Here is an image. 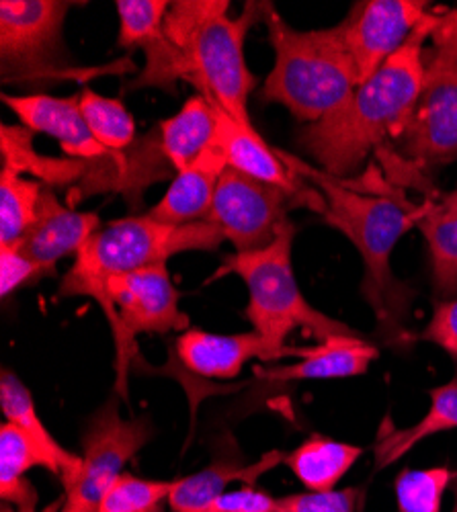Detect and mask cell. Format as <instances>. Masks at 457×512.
<instances>
[{
  "label": "cell",
  "instance_id": "obj_19",
  "mask_svg": "<svg viewBox=\"0 0 457 512\" xmlns=\"http://www.w3.org/2000/svg\"><path fill=\"white\" fill-rule=\"evenodd\" d=\"M0 408L7 416V422L15 424L17 429L37 447L41 457L46 459V469L62 478L64 490H68L80 472L82 457L64 449L41 422L33 394L25 383L9 369H3L0 375Z\"/></svg>",
  "mask_w": 457,
  "mask_h": 512
},
{
  "label": "cell",
  "instance_id": "obj_34",
  "mask_svg": "<svg viewBox=\"0 0 457 512\" xmlns=\"http://www.w3.org/2000/svg\"><path fill=\"white\" fill-rule=\"evenodd\" d=\"M195 512H277V498L257 488L226 492Z\"/></svg>",
  "mask_w": 457,
  "mask_h": 512
},
{
  "label": "cell",
  "instance_id": "obj_10",
  "mask_svg": "<svg viewBox=\"0 0 457 512\" xmlns=\"http://www.w3.org/2000/svg\"><path fill=\"white\" fill-rule=\"evenodd\" d=\"M154 437L150 418H123L119 398H109L91 418L82 445V465L76 482L66 490L60 512H97L103 496Z\"/></svg>",
  "mask_w": 457,
  "mask_h": 512
},
{
  "label": "cell",
  "instance_id": "obj_22",
  "mask_svg": "<svg viewBox=\"0 0 457 512\" xmlns=\"http://www.w3.org/2000/svg\"><path fill=\"white\" fill-rule=\"evenodd\" d=\"M216 134V107L203 95L185 101L179 113L158 125V138L164 158L175 173L193 162L212 146Z\"/></svg>",
  "mask_w": 457,
  "mask_h": 512
},
{
  "label": "cell",
  "instance_id": "obj_28",
  "mask_svg": "<svg viewBox=\"0 0 457 512\" xmlns=\"http://www.w3.org/2000/svg\"><path fill=\"white\" fill-rule=\"evenodd\" d=\"M457 472L449 467L402 469L396 476L398 512H441V502Z\"/></svg>",
  "mask_w": 457,
  "mask_h": 512
},
{
  "label": "cell",
  "instance_id": "obj_36",
  "mask_svg": "<svg viewBox=\"0 0 457 512\" xmlns=\"http://www.w3.org/2000/svg\"><path fill=\"white\" fill-rule=\"evenodd\" d=\"M0 512H19V510H15V508L9 506V504H3V508H0Z\"/></svg>",
  "mask_w": 457,
  "mask_h": 512
},
{
  "label": "cell",
  "instance_id": "obj_23",
  "mask_svg": "<svg viewBox=\"0 0 457 512\" xmlns=\"http://www.w3.org/2000/svg\"><path fill=\"white\" fill-rule=\"evenodd\" d=\"M363 449L324 435H312L292 453L285 455V463L294 476L308 488V492H328L347 476Z\"/></svg>",
  "mask_w": 457,
  "mask_h": 512
},
{
  "label": "cell",
  "instance_id": "obj_25",
  "mask_svg": "<svg viewBox=\"0 0 457 512\" xmlns=\"http://www.w3.org/2000/svg\"><path fill=\"white\" fill-rule=\"evenodd\" d=\"M33 467H46V459L15 424L5 422L0 426V498L19 512H35L39 502L27 480Z\"/></svg>",
  "mask_w": 457,
  "mask_h": 512
},
{
  "label": "cell",
  "instance_id": "obj_21",
  "mask_svg": "<svg viewBox=\"0 0 457 512\" xmlns=\"http://www.w3.org/2000/svg\"><path fill=\"white\" fill-rule=\"evenodd\" d=\"M285 455V451L275 449L248 465H238L232 461L214 463L197 474L175 480L169 494V504L175 512H195L226 494V486L232 482H246L253 488L261 476L285 463Z\"/></svg>",
  "mask_w": 457,
  "mask_h": 512
},
{
  "label": "cell",
  "instance_id": "obj_8",
  "mask_svg": "<svg viewBox=\"0 0 457 512\" xmlns=\"http://www.w3.org/2000/svg\"><path fill=\"white\" fill-rule=\"evenodd\" d=\"M310 207L322 216L324 197L316 187L294 193L226 168L205 222L216 224L236 252L263 250L289 222L287 213Z\"/></svg>",
  "mask_w": 457,
  "mask_h": 512
},
{
  "label": "cell",
  "instance_id": "obj_31",
  "mask_svg": "<svg viewBox=\"0 0 457 512\" xmlns=\"http://www.w3.org/2000/svg\"><path fill=\"white\" fill-rule=\"evenodd\" d=\"M361 488L304 492L277 498V512H357Z\"/></svg>",
  "mask_w": 457,
  "mask_h": 512
},
{
  "label": "cell",
  "instance_id": "obj_18",
  "mask_svg": "<svg viewBox=\"0 0 457 512\" xmlns=\"http://www.w3.org/2000/svg\"><path fill=\"white\" fill-rule=\"evenodd\" d=\"M226 168L224 156L210 146L179 170L169 191L148 211V216L156 222L175 226L205 222Z\"/></svg>",
  "mask_w": 457,
  "mask_h": 512
},
{
  "label": "cell",
  "instance_id": "obj_13",
  "mask_svg": "<svg viewBox=\"0 0 457 512\" xmlns=\"http://www.w3.org/2000/svg\"><path fill=\"white\" fill-rule=\"evenodd\" d=\"M302 347L275 349L259 332L214 334L197 328L183 332L173 345V355L179 363L199 377L232 379L248 361H281L300 357Z\"/></svg>",
  "mask_w": 457,
  "mask_h": 512
},
{
  "label": "cell",
  "instance_id": "obj_11",
  "mask_svg": "<svg viewBox=\"0 0 457 512\" xmlns=\"http://www.w3.org/2000/svg\"><path fill=\"white\" fill-rule=\"evenodd\" d=\"M402 156L417 168L449 164L457 158V62L425 48V84L402 136Z\"/></svg>",
  "mask_w": 457,
  "mask_h": 512
},
{
  "label": "cell",
  "instance_id": "obj_4",
  "mask_svg": "<svg viewBox=\"0 0 457 512\" xmlns=\"http://www.w3.org/2000/svg\"><path fill=\"white\" fill-rule=\"evenodd\" d=\"M275 66L261 101L283 105L302 123H316L343 107L361 84L341 27L300 31L275 9L265 15Z\"/></svg>",
  "mask_w": 457,
  "mask_h": 512
},
{
  "label": "cell",
  "instance_id": "obj_2",
  "mask_svg": "<svg viewBox=\"0 0 457 512\" xmlns=\"http://www.w3.org/2000/svg\"><path fill=\"white\" fill-rule=\"evenodd\" d=\"M277 152L298 177L308 179L322 193V222L345 234L361 254L365 273L359 291L386 343L410 345L408 320L414 291L394 275L392 252L398 240L427 216L429 199L414 205L400 191H380L355 179L330 177L298 156Z\"/></svg>",
  "mask_w": 457,
  "mask_h": 512
},
{
  "label": "cell",
  "instance_id": "obj_12",
  "mask_svg": "<svg viewBox=\"0 0 457 512\" xmlns=\"http://www.w3.org/2000/svg\"><path fill=\"white\" fill-rule=\"evenodd\" d=\"M425 0H361L339 23L359 80L376 74L412 37L433 9Z\"/></svg>",
  "mask_w": 457,
  "mask_h": 512
},
{
  "label": "cell",
  "instance_id": "obj_14",
  "mask_svg": "<svg viewBox=\"0 0 457 512\" xmlns=\"http://www.w3.org/2000/svg\"><path fill=\"white\" fill-rule=\"evenodd\" d=\"M99 230V216L93 211H76L56 197L54 189L41 193L37 216L23 240L17 244L33 263L54 273L56 265L74 256Z\"/></svg>",
  "mask_w": 457,
  "mask_h": 512
},
{
  "label": "cell",
  "instance_id": "obj_3",
  "mask_svg": "<svg viewBox=\"0 0 457 512\" xmlns=\"http://www.w3.org/2000/svg\"><path fill=\"white\" fill-rule=\"evenodd\" d=\"M435 13L437 9L376 74L359 84L343 107L302 127L298 144L322 173L355 179L373 152L402 136L423 93L425 41Z\"/></svg>",
  "mask_w": 457,
  "mask_h": 512
},
{
  "label": "cell",
  "instance_id": "obj_1",
  "mask_svg": "<svg viewBox=\"0 0 457 512\" xmlns=\"http://www.w3.org/2000/svg\"><path fill=\"white\" fill-rule=\"evenodd\" d=\"M226 0H179L171 3L160 31L142 48L144 70L130 91L173 89L185 80L207 101L234 119L253 125L248 115V95L257 78L246 66L244 39L248 29L265 19L269 3H246L244 13L228 17Z\"/></svg>",
  "mask_w": 457,
  "mask_h": 512
},
{
  "label": "cell",
  "instance_id": "obj_32",
  "mask_svg": "<svg viewBox=\"0 0 457 512\" xmlns=\"http://www.w3.org/2000/svg\"><path fill=\"white\" fill-rule=\"evenodd\" d=\"M44 275L52 273L33 263L17 244L0 246V295H3V300H7L19 287L31 285Z\"/></svg>",
  "mask_w": 457,
  "mask_h": 512
},
{
  "label": "cell",
  "instance_id": "obj_7",
  "mask_svg": "<svg viewBox=\"0 0 457 512\" xmlns=\"http://www.w3.org/2000/svg\"><path fill=\"white\" fill-rule=\"evenodd\" d=\"M105 295V316L115 340V392L128 398V373L138 357L136 336L187 332L189 316L179 306L166 263L109 277Z\"/></svg>",
  "mask_w": 457,
  "mask_h": 512
},
{
  "label": "cell",
  "instance_id": "obj_15",
  "mask_svg": "<svg viewBox=\"0 0 457 512\" xmlns=\"http://www.w3.org/2000/svg\"><path fill=\"white\" fill-rule=\"evenodd\" d=\"M0 166L17 175L29 173L50 189L68 187L70 201L101 193V177L95 164L76 158L41 156L33 148V132L25 125L3 123L0 130Z\"/></svg>",
  "mask_w": 457,
  "mask_h": 512
},
{
  "label": "cell",
  "instance_id": "obj_33",
  "mask_svg": "<svg viewBox=\"0 0 457 512\" xmlns=\"http://www.w3.org/2000/svg\"><path fill=\"white\" fill-rule=\"evenodd\" d=\"M414 340L433 343L451 357H457V297L437 302L425 330L421 334H412V343Z\"/></svg>",
  "mask_w": 457,
  "mask_h": 512
},
{
  "label": "cell",
  "instance_id": "obj_5",
  "mask_svg": "<svg viewBox=\"0 0 457 512\" xmlns=\"http://www.w3.org/2000/svg\"><path fill=\"white\" fill-rule=\"evenodd\" d=\"M224 240V232L212 222L175 226L156 222L148 213L121 218L97 230L76 254L72 267L60 281L58 295L91 297L105 312V283L109 277L162 265L183 252L218 250Z\"/></svg>",
  "mask_w": 457,
  "mask_h": 512
},
{
  "label": "cell",
  "instance_id": "obj_30",
  "mask_svg": "<svg viewBox=\"0 0 457 512\" xmlns=\"http://www.w3.org/2000/svg\"><path fill=\"white\" fill-rule=\"evenodd\" d=\"M119 39L117 46L134 50L144 48L160 31L171 3L166 0H117Z\"/></svg>",
  "mask_w": 457,
  "mask_h": 512
},
{
  "label": "cell",
  "instance_id": "obj_37",
  "mask_svg": "<svg viewBox=\"0 0 457 512\" xmlns=\"http://www.w3.org/2000/svg\"><path fill=\"white\" fill-rule=\"evenodd\" d=\"M453 512H457V504H455V508H453Z\"/></svg>",
  "mask_w": 457,
  "mask_h": 512
},
{
  "label": "cell",
  "instance_id": "obj_9",
  "mask_svg": "<svg viewBox=\"0 0 457 512\" xmlns=\"http://www.w3.org/2000/svg\"><path fill=\"white\" fill-rule=\"evenodd\" d=\"M70 7L72 3L62 0L0 3V62L5 82L85 76L68 68L64 54L62 31Z\"/></svg>",
  "mask_w": 457,
  "mask_h": 512
},
{
  "label": "cell",
  "instance_id": "obj_35",
  "mask_svg": "<svg viewBox=\"0 0 457 512\" xmlns=\"http://www.w3.org/2000/svg\"><path fill=\"white\" fill-rule=\"evenodd\" d=\"M429 41L431 48L457 62V9H437Z\"/></svg>",
  "mask_w": 457,
  "mask_h": 512
},
{
  "label": "cell",
  "instance_id": "obj_24",
  "mask_svg": "<svg viewBox=\"0 0 457 512\" xmlns=\"http://www.w3.org/2000/svg\"><path fill=\"white\" fill-rule=\"evenodd\" d=\"M419 228L429 246L435 291L451 297L457 293V187L429 199V211Z\"/></svg>",
  "mask_w": 457,
  "mask_h": 512
},
{
  "label": "cell",
  "instance_id": "obj_20",
  "mask_svg": "<svg viewBox=\"0 0 457 512\" xmlns=\"http://www.w3.org/2000/svg\"><path fill=\"white\" fill-rule=\"evenodd\" d=\"M429 398V412L408 429H400L390 416L382 420L376 443H373L376 469H386L433 435L457 429V375H453L443 386L433 388Z\"/></svg>",
  "mask_w": 457,
  "mask_h": 512
},
{
  "label": "cell",
  "instance_id": "obj_17",
  "mask_svg": "<svg viewBox=\"0 0 457 512\" xmlns=\"http://www.w3.org/2000/svg\"><path fill=\"white\" fill-rule=\"evenodd\" d=\"M378 357L380 351L361 336H332L316 347H302L296 363L261 367L255 375L275 383L347 379L367 373Z\"/></svg>",
  "mask_w": 457,
  "mask_h": 512
},
{
  "label": "cell",
  "instance_id": "obj_6",
  "mask_svg": "<svg viewBox=\"0 0 457 512\" xmlns=\"http://www.w3.org/2000/svg\"><path fill=\"white\" fill-rule=\"evenodd\" d=\"M294 236L296 226L287 222L267 248L224 256L220 269L207 283L226 275H238L248 287L244 314L255 326V332L275 349H287L285 338L300 328L318 338V343L332 336H361L345 322L322 314L306 300L292 265Z\"/></svg>",
  "mask_w": 457,
  "mask_h": 512
},
{
  "label": "cell",
  "instance_id": "obj_29",
  "mask_svg": "<svg viewBox=\"0 0 457 512\" xmlns=\"http://www.w3.org/2000/svg\"><path fill=\"white\" fill-rule=\"evenodd\" d=\"M173 482L144 480L121 474L103 496L97 512H162V502H169Z\"/></svg>",
  "mask_w": 457,
  "mask_h": 512
},
{
  "label": "cell",
  "instance_id": "obj_16",
  "mask_svg": "<svg viewBox=\"0 0 457 512\" xmlns=\"http://www.w3.org/2000/svg\"><path fill=\"white\" fill-rule=\"evenodd\" d=\"M214 105V103H212ZM216 107V134L212 146L224 156L228 168L238 170L242 175L253 177L257 181L281 187L285 191L302 193L308 191L292 168H289L279 152L261 138L255 125H246L224 109Z\"/></svg>",
  "mask_w": 457,
  "mask_h": 512
},
{
  "label": "cell",
  "instance_id": "obj_27",
  "mask_svg": "<svg viewBox=\"0 0 457 512\" xmlns=\"http://www.w3.org/2000/svg\"><path fill=\"white\" fill-rule=\"evenodd\" d=\"M78 107L93 136L113 152H128L136 140V121L119 99L97 95L91 89L78 93Z\"/></svg>",
  "mask_w": 457,
  "mask_h": 512
},
{
  "label": "cell",
  "instance_id": "obj_26",
  "mask_svg": "<svg viewBox=\"0 0 457 512\" xmlns=\"http://www.w3.org/2000/svg\"><path fill=\"white\" fill-rule=\"evenodd\" d=\"M44 189V183L0 170V246H15L23 240L35 222Z\"/></svg>",
  "mask_w": 457,
  "mask_h": 512
}]
</instances>
